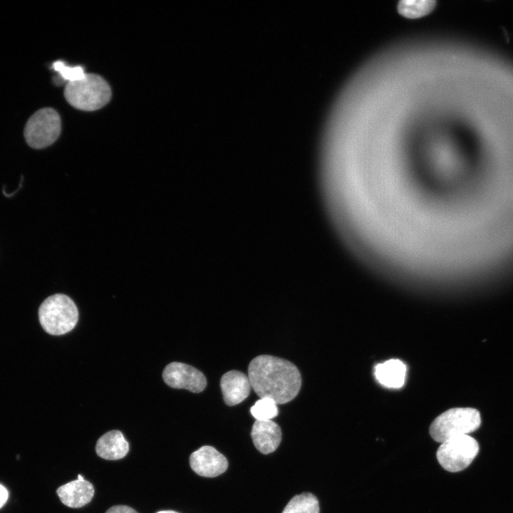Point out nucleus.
<instances>
[{"label":"nucleus","mask_w":513,"mask_h":513,"mask_svg":"<svg viewBox=\"0 0 513 513\" xmlns=\"http://www.w3.org/2000/svg\"><path fill=\"white\" fill-rule=\"evenodd\" d=\"M252 388L260 398H269L278 404L292 400L301 386V376L290 361L269 355L252 359L248 367Z\"/></svg>","instance_id":"nucleus-1"},{"label":"nucleus","mask_w":513,"mask_h":513,"mask_svg":"<svg viewBox=\"0 0 513 513\" xmlns=\"http://www.w3.org/2000/svg\"><path fill=\"white\" fill-rule=\"evenodd\" d=\"M64 95L73 107L92 111L108 103L111 97V90L101 76L86 73L83 78L68 83L64 90Z\"/></svg>","instance_id":"nucleus-2"},{"label":"nucleus","mask_w":513,"mask_h":513,"mask_svg":"<svg viewBox=\"0 0 513 513\" xmlns=\"http://www.w3.org/2000/svg\"><path fill=\"white\" fill-rule=\"evenodd\" d=\"M38 318L46 333L61 336L74 328L78 319V311L69 296L56 294L42 302L38 309Z\"/></svg>","instance_id":"nucleus-3"},{"label":"nucleus","mask_w":513,"mask_h":513,"mask_svg":"<svg viewBox=\"0 0 513 513\" xmlns=\"http://www.w3.org/2000/svg\"><path fill=\"white\" fill-rule=\"evenodd\" d=\"M481 425L479 410L472 408H451L438 415L430 426L431 437L443 442L454 437L468 435Z\"/></svg>","instance_id":"nucleus-4"},{"label":"nucleus","mask_w":513,"mask_h":513,"mask_svg":"<svg viewBox=\"0 0 513 513\" xmlns=\"http://www.w3.org/2000/svg\"><path fill=\"white\" fill-rule=\"evenodd\" d=\"M477 441L468 435L452 437L442 442L436 457L447 471L457 472L467 467L479 452Z\"/></svg>","instance_id":"nucleus-5"},{"label":"nucleus","mask_w":513,"mask_h":513,"mask_svg":"<svg viewBox=\"0 0 513 513\" xmlns=\"http://www.w3.org/2000/svg\"><path fill=\"white\" fill-rule=\"evenodd\" d=\"M61 118L53 108H44L36 112L27 121L24 136L27 144L41 149L53 144L61 133Z\"/></svg>","instance_id":"nucleus-6"},{"label":"nucleus","mask_w":513,"mask_h":513,"mask_svg":"<svg viewBox=\"0 0 513 513\" xmlns=\"http://www.w3.org/2000/svg\"><path fill=\"white\" fill-rule=\"evenodd\" d=\"M162 378L170 387L192 393H200L207 385V379L200 370L180 362L168 364L162 372Z\"/></svg>","instance_id":"nucleus-7"},{"label":"nucleus","mask_w":513,"mask_h":513,"mask_svg":"<svg viewBox=\"0 0 513 513\" xmlns=\"http://www.w3.org/2000/svg\"><path fill=\"white\" fill-rule=\"evenodd\" d=\"M190 465L192 470L200 476L214 477L227 470L228 461L214 447L204 445L191 454Z\"/></svg>","instance_id":"nucleus-8"},{"label":"nucleus","mask_w":513,"mask_h":513,"mask_svg":"<svg viewBox=\"0 0 513 513\" xmlns=\"http://www.w3.org/2000/svg\"><path fill=\"white\" fill-rule=\"evenodd\" d=\"M220 387L224 403L229 406L244 400L252 388L248 375L235 370L228 371L222 376Z\"/></svg>","instance_id":"nucleus-9"},{"label":"nucleus","mask_w":513,"mask_h":513,"mask_svg":"<svg viewBox=\"0 0 513 513\" xmlns=\"http://www.w3.org/2000/svg\"><path fill=\"white\" fill-rule=\"evenodd\" d=\"M251 437L255 447L262 454L274 452L281 440V430L272 420H256L252 425Z\"/></svg>","instance_id":"nucleus-10"},{"label":"nucleus","mask_w":513,"mask_h":513,"mask_svg":"<svg viewBox=\"0 0 513 513\" xmlns=\"http://www.w3.org/2000/svg\"><path fill=\"white\" fill-rule=\"evenodd\" d=\"M56 492L63 504L71 508H79L90 502L94 488L88 481L77 479L59 487Z\"/></svg>","instance_id":"nucleus-11"},{"label":"nucleus","mask_w":513,"mask_h":513,"mask_svg":"<svg viewBox=\"0 0 513 513\" xmlns=\"http://www.w3.org/2000/svg\"><path fill=\"white\" fill-rule=\"evenodd\" d=\"M95 451L103 459L117 460L128 454L129 444L120 431L114 430L105 433L98 440Z\"/></svg>","instance_id":"nucleus-12"},{"label":"nucleus","mask_w":513,"mask_h":513,"mask_svg":"<svg viewBox=\"0 0 513 513\" xmlns=\"http://www.w3.org/2000/svg\"><path fill=\"white\" fill-rule=\"evenodd\" d=\"M405 365L398 359H390L375 367L376 379L382 385L398 388L403 385L405 379Z\"/></svg>","instance_id":"nucleus-13"},{"label":"nucleus","mask_w":513,"mask_h":513,"mask_svg":"<svg viewBox=\"0 0 513 513\" xmlns=\"http://www.w3.org/2000/svg\"><path fill=\"white\" fill-rule=\"evenodd\" d=\"M317 497L310 492L295 495L284 507L282 513H319Z\"/></svg>","instance_id":"nucleus-14"},{"label":"nucleus","mask_w":513,"mask_h":513,"mask_svg":"<svg viewBox=\"0 0 513 513\" xmlns=\"http://www.w3.org/2000/svg\"><path fill=\"white\" fill-rule=\"evenodd\" d=\"M250 412L256 420H270L279 413L277 404L269 398H261L251 408Z\"/></svg>","instance_id":"nucleus-15"},{"label":"nucleus","mask_w":513,"mask_h":513,"mask_svg":"<svg viewBox=\"0 0 513 513\" xmlns=\"http://www.w3.org/2000/svg\"><path fill=\"white\" fill-rule=\"evenodd\" d=\"M52 68L59 75V78L55 79L56 84L62 83L63 81L73 82L83 78L86 74L81 66H70L62 61H55L52 65Z\"/></svg>","instance_id":"nucleus-16"},{"label":"nucleus","mask_w":513,"mask_h":513,"mask_svg":"<svg viewBox=\"0 0 513 513\" xmlns=\"http://www.w3.org/2000/svg\"><path fill=\"white\" fill-rule=\"evenodd\" d=\"M105 513H138L134 509L125 505H116L108 509Z\"/></svg>","instance_id":"nucleus-17"},{"label":"nucleus","mask_w":513,"mask_h":513,"mask_svg":"<svg viewBox=\"0 0 513 513\" xmlns=\"http://www.w3.org/2000/svg\"><path fill=\"white\" fill-rule=\"evenodd\" d=\"M7 489L0 484V509L5 504L8 499Z\"/></svg>","instance_id":"nucleus-18"},{"label":"nucleus","mask_w":513,"mask_h":513,"mask_svg":"<svg viewBox=\"0 0 513 513\" xmlns=\"http://www.w3.org/2000/svg\"><path fill=\"white\" fill-rule=\"evenodd\" d=\"M156 513H179V512H177L172 511V510H164V511L157 512Z\"/></svg>","instance_id":"nucleus-19"}]
</instances>
